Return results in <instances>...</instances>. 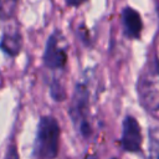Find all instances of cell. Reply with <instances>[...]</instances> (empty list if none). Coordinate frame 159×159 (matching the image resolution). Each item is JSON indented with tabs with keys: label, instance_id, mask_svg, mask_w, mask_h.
Wrapping results in <instances>:
<instances>
[{
	"label": "cell",
	"instance_id": "4",
	"mask_svg": "<svg viewBox=\"0 0 159 159\" xmlns=\"http://www.w3.org/2000/svg\"><path fill=\"white\" fill-rule=\"evenodd\" d=\"M68 52H67V42L61 30L56 29L48 36L42 61L46 68L52 71L63 70L67 65Z\"/></svg>",
	"mask_w": 159,
	"mask_h": 159
},
{
	"label": "cell",
	"instance_id": "9",
	"mask_svg": "<svg viewBox=\"0 0 159 159\" xmlns=\"http://www.w3.org/2000/svg\"><path fill=\"white\" fill-rule=\"evenodd\" d=\"M149 155L152 158H159V128L158 127L149 129Z\"/></svg>",
	"mask_w": 159,
	"mask_h": 159
},
{
	"label": "cell",
	"instance_id": "7",
	"mask_svg": "<svg viewBox=\"0 0 159 159\" xmlns=\"http://www.w3.org/2000/svg\"><path fill=\"white\" fill-rule=\"evenodd\" d=\"M122 24L124 35L129 39H139L143 30V21L137 10L133 7H124L122 10Z\"/></svg>",
	"mask_w": 159,
	"mask_h": 159
},
{
	"label": "cell",
	"instance_id": "6",
	"mask_svg": "<svg viewBox=\"0 0 159 159\" xmlns=\"http://www.w3.org/2000/svg\"><path fill=\"white\" fill-rule=\"evenodd\" d=\"M22 48V35L20 29L9 27L0 37V50L9 57H16Z\"/></svg>",
	"mask_w": 159,
	"mask_h": 159
},
{
	"label": "cell",
	"instance_id": "3",
	"mask_svg": "<svg viewBox=\"0 0 159 159\" xmlns=\"http://www.w3.org/2000/svg\"><path fill=\"white\" fill-rule=\"evenodd\" d=\"M89 87L87 81L77 82L72 101L68 108V114L76 127L77 132L83 138H89L93 133L89 117Z\"/></svg>",
	"mask_w": 159,
	"mask_h": 159
},
{
	"label": "cell",
	"instance_id": "11",
	"mask_svg": "<svg viewBox=\"0 0 159 159\" xmlns=\"http://www.w3.org/2000/svg\"><path fill=\"white\" fill-rule=\"evenodd\" d=\"M87 1L88 0H66V4L70 7H78V6H81L82 4L87 2Z\"/></svg>",
	"mask_w": 159,
	"mask_h": 159
},
{
	"label": "cell",
	"instance_id": "5",
	"mask_svg": "<svg viewBox=\"0 0 159 159\" xmlns=\"http://www.w3.org/2000/svg\"><path fill=\"white\" fill-rule=\"evenodd\" d=\"M142 129L138 120L132 116H125L122 125L120 145L127 153H139L142 150Z\"/></svg>",
	"mask_w": 159,
	"mask_h": 159
},
{
	"label": "cell",
	"instance_id": "8",
	"mask_svg": "<svg viewBox=\"0 0 159 159\" xmlns=\"http://www.w3.org/2000/svg\"><path fill=\"white\" fill-rule=\"evenodd\" d=\"M19 0H0V20H10L16 11Z\"/></svg>",
	"mask_w": 159,
	"mask_h": 159
},
{
	"label": "cell",
	"instance_id": "1",
	"mask_svg": "<svg viewBox=\"0 0 159 159\" xmlns=\"http://www.w3.org/2000/svg\"><path fill=\"white\" fill-rule=\"evenodd\" d=\"M61 128L52 116H42L37 124L32 157L39 159L56 158L60 150Z\"/></svg>",
	"mask_w": 159,
	"mask_h": 159
},
{
	"label": "cell",
	"instance_id": "10",
	"mask_svg": "<svg viewBox=\"0 0 159 159\" xmlns=\"http://www.w3.org/2000/svg\"><path fill=\"white\" fill-rule=\"evenodd\" d=\"M50 96L56 102L65 101V98H66V91H65L63 86L61 84V82L58 80H52V82L50 84Z\"/></svg>",
	"mask_w": 159,
	"mask_h": 159
},
{
	"label": "cell",
	"instance_id": "2",
	"mask_svg": "<svg viewBox=\"0 0 159 159\" xmlns=\"http://www.w3.org/2000/svg\"><path fill=\"white\" fill-rule=\"evenodd\" d=\"M137 93L144 109L159 111V65L155 58L143 67L137 82Z\"/></svg>",
	"mask_w": 159,
	"mask_h": 159
}]
</instances>
